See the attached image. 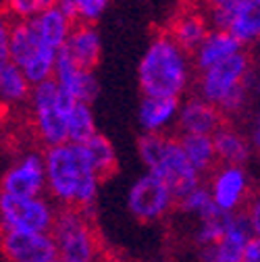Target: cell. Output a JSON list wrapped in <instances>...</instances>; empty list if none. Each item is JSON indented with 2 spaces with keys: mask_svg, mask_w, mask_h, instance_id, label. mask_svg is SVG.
I'll return each mask as SVG.
<instances>
[{
  "mask_svg": "<svg viewBox=\"0 0 260 262\" xmlns=\"http://www.w3.org/2000/svg\"><path fill=\"white\" fill-rule=\"evenodd\" d=\"M42 152L48 198L58 208H77L94 216L102 179L94 173L83 146L67 142Z\"/></svg>",
  "mask_w": 260,
  "mask_h": 262,
  "instance_id": "obj_1",
  "label": "cell"
},
{
  "mask_svg": "<svg viewBox=\"0 0 260 262\" xmlns=\"http://www.w3.org/2000/svg\"><path fill=\"white\" fill-rule=\"evenodd\" d=\"M191 64L189 52L171 38L167 29L154 34L138 64L142 96L181 98L189 85Z\"/></svg>",
  "mask_w": 260,
  "mask_h": 262,
  "instance_id": "obj_2",
  "label": "cell"
},
{
  "mask_svg": "<svg viewBox=\"0 0 260 262\" xmlns=\"http://www.w3.org/2000/svg\"><path fill=\"white\" fill-rule=\"evenodd\" d=\"M138 154L150 173L171 185L175 200L204 183V177L187 160L179 138L165 134H142L138 138Z\"/></svg>",
  "mask_w": 260,
  "mask_h": 262,
  "instance_id": "obj_3",
  "label": "cell"
},
{
  "mask_svg": "<svg viewBox=\"0 0 260 262\" xmlns=\"http://www.w3.org/2000/svg\"><path fill=\"white\" fill-rule=\"evenodd\" d=\"M71 104L73 100L60 90L54 77L31 88V96L27 102L29 127L42 150L69 142L67 115Z\"/></svg>",
  "mask_w": 260,
  "mask_h": 262,
  "instance_id": "obj_4",
  "label": "cell"
},
{
  "mask_svg": "<svg viewBox=\"0 0 260 262\" xmlns=\"http://www.w3.org/2000/svg\"><path fill=\"white\" fill-rule=\"evenodd\" d=\"M52 237L60 262H98L104 256L94 219L77 208H58Z\"/></svg>",
  "mask_w": 260,
  "mask_h": 262,
  "instance_id": "obj_5",
  "label": "cell"
},
{
  "mask_svg": "<svg viewBox=\"0 0 260 262\" xmlns=\"http://www.w3.org/2000/svg\"><path fill=\"white\" fill-rule=\"evenodd\" d=\"M58 52L44 46L31 21H11L9 60L25 73L31 85L54 77Z\"/></svg>",
  "mask_w": 260,
  "mask_h": 262,
  "instance_id": "obj_6",
  "label": "cell"
},
{
  "mask_svg": "<svg viewBox=\"0 0 260 262\" xmlns=\"http://www.w3.org/2000/svg\"><path fill=\"white\" fill-rule=\"evenodd\" d=\"M58 206L50 198H13L0 193V221L3 231L52 233Z\"/></svg>",
  "mask_w": 260,
  "mask_h": 262,
  "instance_id": "obj_7",
  "label": "cell"
},
{
  "mask_svg": "<svg viewBox=\"0 0 260 262\" xmlns=\"http://www.w3.org/2000/svg\"><path fill=\"white\" fill-rule=\"evenodd\" d=\"M173 208H177V200L171 185L150 171L140 175L127 191V210L140 223H158Z\"/></svg>",
  "mask_w": 260,
  "mask_h": 262,
  "instance_id": "obj_8",
  "label": "cell"
},
{
  "mask_svg": "<svg viewBox=\"0 0 260 262\" xmlns=\"http://www.w3.org/2000/svg\"><path fill=\"white\" fill-rule=\"evenodd\" d=\"M246 83L252 85L256 83V79L252 77V58L248 52L242 50L240 54L227 58L216 67L200 71L196 79V92L200 98L219 106L235 88Z\"/></svg>",
  "mask_w": 260,
  "mask_h": 262,
  "instance_id": "obj_9",
  "label": "cell"
},
{
  "mask_svg": "<svg viewBox=\"0 0 260 262\" xmlns=\"http://www.w3.org/2000/svg\"><path fill=\"white\" fill-rule=\"evenodd\" d=\"M212 202L223 212H244L252 198V181L246 167L219 165L206 179Z\"/></svg>",
  "mask_w": 260,
  "mask_h": 262,
  "instance_id": "obj_10",
  "label": "cell"
},
{
  "mask_svg": "<svg viewBox=\"0 0 260 262\" xmlns=\"http://www.w3.org/2000/svg\"><path fill=\"white\" fill-rule=\"evenodd\" d=\"M214 29H227L242 46L260 42V0H231L206 13Z\"/></svg>",
  "mask_w": 260,
  "mask_h": 262,
  "instance_id": "obj_11",
  "label": "cell"
},
{
  "mask_svg": "<svg viewBox=\"0 0 260 262\" xmlns=\"http://www.w3.org/2000/svg\"><path fill=\"white\" fill-rule=\"evenodd\" d=\"M46 191L44 152H23L3 175V193L13 198H40Z\"/></svg>",
  "mask_w": 260,
  "mask_h": 262,
  "instance_id": "obj_12",
  "label": "cell"
},
{
  "mask_svg": "<svg viewBox=\"0 0 260 262\" xmlns=\"http://www.w3.org/2000/svg\"><path fill=\"white\" fill-rule=\"evenodd\" d=\"M5 262H56L58 250L52 233L3 231Z\"/></svg>",
  "mask_w": 260,
  "mask_h": 262,
  "instance_id": "obj_13",
  "label": "cell"
},
{
  "mask_svg": "<svg viewBox=\"0 0 260 262\" xmlns=\"http://www.w3.org/2000/svg\"><path fill=\"white\" fill-rule=\"evenodd\" d=\"M54 81L60 85V90L67 94L73 102H94L98 96V79L94 75V69H83L67 54V50H60L56 56L54 67Z\"/></svg>",
  "mask_w": 260,
  "mask_h": 262,
  "instance_id": "obj_14",
  "label": "cell"
},
{
  "mask_svg": "<svg viewBox=\"0 0 260 262\" xmlns=\"http://www.w3.org/2000/svg\"><path fill=\"white\" fill-rule=\"evenodd\" d=\"M177 125L181 129V134H196V136H214L216 131L225 125V115L223 111L196 96H189L185 100H181Z\"/></svg>",
  "mask_w": 260,
  "mask_h": 262,
  "instance_id": "obj_15",
  "label": "cell"
},
{
  "mask_svg": "<svg viewBox=\"0 0 260 262\" xmlns=\"http://www.w3.org/2000/svg\"><path fill=\"white\" fill-rule=\"evenodd\" d=\"M254 237L246 212H240L233 227L214 246L198 250V262H244L250 239Z\"/></svg>",
  "mask_w": 260,
  "mask_h": 262,
  "instance_id": "obj_16",
  "label": "cell"
},
{
  "mask_svg": "<svg viewBox=\"0 0 260 262\" xmlns=\"http://www.w3.org/2000/svg\"><path fill=\"white\" fill-rule=\"evenodd\" d=\"M242 42L229 34L227 29H210V34L204 38V42L196 48V52L191 54L193 67L198 71H206L210 67H216V64L225 62L227 58H231L235 54L242 52Z\"/></svg>",
  "mask_w": 260,
  "mask_h": 262,
  "instance_id": "obj_17",
  "label": "cell"
},
{
  "mask_svg": "<svg viewBox=\"0 0 260 262\" xmlns=\"http://www.w3.org/2000/svg\"><path fill=\"white\" fill-rule=\"evenodd\" d=\"M210 21L206 17V13L198 11V9H187L183 7V11L179 15H175V19L169 25V34L171 38L189 54L196 52V48L204 42V38L210 34Z\"/></svg>",
  "mask_w": 260,
  "mask_h": 262,
  "instance_id": "obj_18",
  "label": "cell"
},
{
  "mask_svg": "<svg viewBox=\"0 0 260 262\" xmlns=\"http://www.w3.org/2000/svg\"><path fill=\"white\" fill-rule=\"evenodd\" d=\"M181 108V98L142 96L138 108V121L144 134H165V129L177 121Z\"/></svg>",
  "mask_w": 260,
  "mask_h": 262,
  "instance_id": "obj_19",
  "label": "cell"
},
{
  "mask_svg": "<svg viewBox=\"0 0 260 262\" xmlns=\"http://www.w3.org/2000/svg\"><path fill=\"white\" fill-rule=\"evenodd\" d=\"M67 54L83 69H94L100 60V52H102V40L100 34L96 29L94 23H75L73 31L64 44Z\"/></svg>",
  "mask_w": 260,
  "mask_h": 262,
  "instance_id": "obj_20",
  "label": "cell"
},
{
  "mask_svg": "<svg viewBox=\"0 0 260 262\" xmlns=\"http://www.w3.org/2000/svg\"><path fill=\"white\" fill-rule=\"evenodd\" d=\"M214 140V150L219 165H233V167H244L250 160L254 146L252 140H248L242 131H237L231 125H223L216 134L212 136Z\"/></svg>",
  "mask_w": 260,
  "mask_h": 262,
  "instance_id": "obj_21",
  "label": "cell"
},
{
  "mask_svg": "<svg viewBox=\"0 0 260 262\" xmlns=\"http://www.w3.org/2000/svg\"><path fill=\"white\" fill-rule=\"evenodd\" d=\"M29 21L34 25L42 44L56 50V52H60L64 48V44H67L71 31H73V25H75L58 7H52V9L44 11L42 15H38L36 19H29Z\"/></svg>",
  "mask_w": 260,
  "mask_h": 262,
  "instance_id": "obj_22",
  "label": "cell"
},
{
  "mask_svg": "<svg viewBox=\"0 0 260 262\" xmlns=\"http://www.w3.org/2000/svg\"><path fill=\"white\" fill-rule=\"evenodd\" d=\"M179 140H181V146H183V152H185L187 160L191 162V167L196 169L202 177H208L219 167V158H216L212 136L181 134Z\"/></svg>",
  "mask_w": 260,
  "mask_h": 262,
  "instance_id": "obj_23",
  "label": "cell"
},
{
  "mask_svg": "<svg viewBox=\"0 0 260 262\" xmlns=\"http://www.w3.org/2000/svg\"><path fill=\"white\" fill-rule=\"evenodd\" d=\"M31 85L25 73L17 67L15 62H0V98L3 106H17L23 102H29Z\"/></svg>",
  "mask_w": 260,
  "mask_h": 262,
  "instance_id": "obj_24",
  "label": "cell"
},
{
  "mask_svg": "<svg viewBox=\"0 0 260 262\" xmlns=\"http://www.w3.org/2000/svg\"><path fill=\"white\" fill-rule=\"evenodd\" d=\"M85 150V156L90 160V165L94 169V173L98 175L102 181L109 179L115 171H117V152L113 148V144L109 142L106 136H102L100 131L96 136H92L85 144H81Z\"/></svg>",
  "mask_w": 260,
  "mask_h": 262,
  "instance_id": "obj_25",
  "label": "cell"
},
{
  "mask_svg": "<svg viewBox=\"0 0 260 262\" xmlns=\"http://www.w3.org/2000/svg\"><path fill=\"white\" fill-rule=\"evenodd\" d=\"M237 214L240 212H223V210H219L212 216L198 221V229H196V233H193V244H196V248L202 250V248L214 246L233 227Z\"/></svg>",
  "mask_w": 260,
  "mask_h": 262,
  "instance_id": "obj_26",
  "label": "cell"
},
{
  "mask_svg": "<svg viewBox=\"0 0 260 262\" xmlns=\"http://www.w3.org/2000/svg\"><path fill=\"white\" fill-rule=\"evenodd\" d=\"M67 129H69V142L85 144L92 136H96V121L92 106L85 102H73L67 115Z\"/></svg>",
  "mask_w": 260,
  "mask_h": 262,
  "instance_id": "obj_27",
  "label": "cell"
},
{
  "mask_svg": "<svg viewBox=\"0 0 260 262\" xmlns=\"http://www.w3.org/2000/svg\"><path fill=\"white\" fill-rule=\"evenodd\" d=\"M177 208H179L181 212H185V214H193L198 221L208 219V216H212L214 212L221 210V208L212 202V195H210V191H208V187H206V181H204L202 185H198L196 189H191V191H187L185 195H181V198L177 200Z\"/></svg>",
  "mask_w": 260,
  "mask_h": 262,
  "instance_id": "obj_28",
  "label": "cell"
},
{
  "mask_svg": "<svg viewBox=\"0 0 260 262\" xmlns=\"http://www.w3.org/2000/svg\"><path fill=\"white\" fill-rule=\"evenodd\" d=\"M56 3L58 0H3V15H7L11 21H29L56 7Z\"/></svg>",
  "mask_w": 260,
  "mask_h": 262,
  "instance_id": "obj_29",
  "label": "cell"
},
{
  "mask_svg": "<svg viewBox=\"0 0 260 262\" xmlns=\"http://www.w3.org/2000/svg\"><path fill=\"white\" fill-rule=\"evenodd\" d=\"M77 11H79V21L81 23H96L100 15L106 11L111 0H75Z\"/></svg>",
  "mask_w": 260,
  "mask_h": 262,
  "instance_id": "obj_30",
  "label": "cell"
},
{
  "mask_svg": "<svg viewBox=\"0 0 260 262\" xmlns=\"http://www.w3.org/2000/svg\"><path fill=\"white\" fill-rule=\"evenodd\" d=\"M248 90H250V85L246 83V85H240V88H235L229 96L225 98V100L219 104V108L223 111V115L225 117H229V115H237L244 106H246V100H248Z\"/></svg>",
  "mask_w": 260,
  "mask_h": 262,
  "instance_id": "obj_31",
  "label": "cell"
},
{
  "mask_svg": "<svg viewBox=\"0 0 260 262\" xmlns=\"http://www.w3.org/2000/svg\"><path fill=\"white\" fill-rule=\"evenodd\" d=\"M246 216H248V223H250V229H252V233L256 237H260V191H256L248 206H246Z\"/></svg>",
  "mask_w": 260,
  "mask_h": 262,
  "instance_id": "obj_32",
  "label": "cell"
},
{
  "mask_svg": "<svg viewBox=\"0 0 260 262\" xmlns=\"http://www.w3.org/2000/svg\"><path fill=\"white\" fill-rule=\"evenodd\" d=\"M225 3H231V0H183V5L187 9H198L202 13H208V11H212Z\"/></svg>",
  "mask_w": 260,
  "mask_h": 262,
  "instance_id": "obj_33",
  "label": "cell"
},
{
  "mask_svg": "<svg viewBox=\"0 0 260 262\" xmlns=\"http://www.w3.org/2000/svg\"><path fill=\"white\" fill-rule=\"evenodd\" d=\"M56 7H58L64 15H67L73 23H79V11H77V3H75V0H58Z\"/></svg>",
  "mask_w": 260,
  "mask_h": 262,
  "instance_id": "obj_34",
  "label": "cell"
},
{
  "mask_svg": "<svg viewBox=\"0 0 260 262\" xmlns=\"http://www.w3.org/2000/svg\"><path fill=\"white\" fill-rule=\"evenodd\" d=\"M244 262H260V237H252L244 256Z\"/></svg>",
  "mask_w": 260,
  "mask_h": 262,
  "instance_id": "obj_35",
  "label": "cell"
},
{
  "mask_svg": "<svg viewBox=\"0 0 260 262\" xmlns=\"http://www.w3.org/2000/svg\"><path fill=\"white\" fill-rule=\"evenodd\" d=\"M252 146H254V152L260 154V134L258 131H254V136H252Z\"/></svg>",
  "mask_w": 260,
  "mask_h": 262,
  "instance_id": "obj_36",
  "label": "cell"
},
{
  "mask_svg": "<svg viewBox=\"0 0 260 262\" xmlns=\"http://www.w3.org/2000/svg\"><path fill=\"white\" fill-rule=\"evenodd\" d=\"M98 262H123V260L117 258V256H113V254H109V252H104V256H102Z\"/></svg>",
  "mask_w": 260,
  "mask_h": 262,
  "instance_id": "obj_37",
  "label": "cell"
},
{
  "mask_svg": "<svg viewBox=\"0 0 260 262\" xmlns=\"http://www.w3.org/2000/svg\"><path fill=\"white\" fill-rule=\"evenodd\" d=\"M254 88H256V92H258V96H260V75L256 77V83H254Z\"/></svg>",
  "mask_w": 260,
  "mask_h": 262,
  "instance_id": "obj_38",
  "label": "cell"
},
{
  "mask_svg": "<svg viewBox=\"0 0 260 262\" xmlns=\"http://www.w3.org/2000/svg\"><path fill=\"white\" fill-rule=\"evenodd\" d=\"M254 131H258V134H260V115H258V119H256V129Z\"/></svg>",
  "mask_w": 260,
  "mask_h": 262,
  "instance_id": "obj_39",
  "label": "cell"
},
{
  "mask_svg": "<svg viewBox=\"0 0 260 262\" xmlns=\"http://www.w3.org/2000/svg\"><path fill=\"white\" fill-rule=\"evenodd\" d=\"M154 262H173V260H154Z\"/></svg>",
  "mask_w": 260,
  "mask_h": 262,
  "instance_id": "obj_40",
  "label": "cell"
},
{
  "mask_svg": "<svg viewBox=\"0 0 260 262\" xmlns=\"http://www.w3.org/2000/svg\"><path fill=\"white\" fill-rule=\"evenodd\" d=\"M56 262H60V260H56Z\"/></svg>",
  "mask_w": 260,
  "mask_h": 262,
  "instance_id": "obj_41",
  "label": "cell"
}]
</instances>
